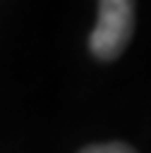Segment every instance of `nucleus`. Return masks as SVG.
<instances>
[{"instance_id": "2", "label": "nucleus", "mask_w": 151, "mask_h": 153, "mask_svg": "<svg viewBox=\"0 0 151 153\" xmlns=\"http://www.w3.org/2000/svg\"><path fill=\"white\" fill-rule=\"evenodd\" d=\"M79 153H137L132 146L120 143V141H110V143H96V146H86Z\"/></svg>"}, {"instance_id": "1", "label": "nucleus", "mask_w": 151, "mask_h": 153, "mask_svg": "<svg viewBox=\"0 0 151 153\" xmlns=\"http://www.w3.org/2000/svg\"><path fill=\"white\" fill-rule=\"evenodd\" d=\"M134 29V2L103 0L98 5V22L91 31L89 48L101 60H115L129 43Z\"/></svg>"}]
</instances>
